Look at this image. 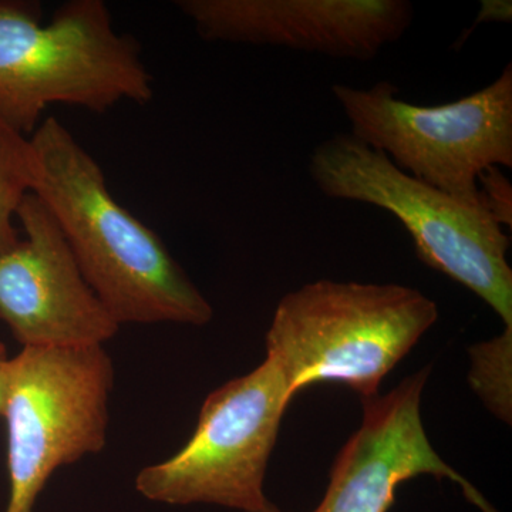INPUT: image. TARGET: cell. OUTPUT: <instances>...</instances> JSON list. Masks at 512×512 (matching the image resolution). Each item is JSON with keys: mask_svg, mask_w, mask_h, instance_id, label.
Here are the masks:
<instances>
[{"mask_svg": "<svg viewBox=\"0 0 512 512\" xmlns=\"http://www.w3.org/2000/svg\"><path fill=\"white\" fill-rule=\"evenodd\" d=\"M33 194L62 229L87 284L119 325L205 326L214 311L157 232L111 195L96 158L56 117L30 136Z\"/></svg>", "mask_w": 512, "mask_h": 512, "instance_id": "1", "label": "cell"}, {"mask_svg": "<svg viewBox=\"0 0 512 512\" xmlns=\"http://www.w3.org/2000/svg\"><path fill=\"white\" fill-rule=\"evenodd\" d=\"M140 43L116 32L101 0H72L42 23L39 3L0 0V120L35 133L50 104L106 113L153 100Z\"/></svg>", "mask_w": 512, "mask_h": 512, "instance_id": "2", "label": "cell"}, {"mask_svg": "<svg viewBox=\"0 0 512 512\" xmlns=\"http://www.w3.org/2000/svg\"><path fill=\"white\" fill-rule=\"evenodd\" d=\"M437 319L436 302L409 286L320 279L278 303L266 356L295 396L332 383L370 399Z\"/></svg>", "mask_w": 512, "mask_h": 512, "instance_id": "3", "label": "cell"}, {"mask_svg": "<svg viewBox=\"0 0 512 512\" xmlns=\"http://www.w3.org/2000/svg\"><path fill=\"white\" fill-rule=\"evenodd\" d=\"M309 174L332 200L362 202L392 214L417 258L483 299L512 329L510 237L481 202H466L399 170L350 133L313 148Z\"/></svg>", "mask_w": 512, "mask_h": 512, "instance_id": "4", "label": "cell"}, {"mask_svg": "<svg viewBox=\"0 0 512 512\" xmlns=\"http://www.w3.org/2000/svg\"><path fill=\"white\" fill-rule=\"evenodd\" d=\"M332 93L353 137L399 170L466 202H481L478 177L512 167V64L476 93L439 106L400 99L389 82Z\"/></svg>", "mask_w": 512, "mask_h": 512, "instance_id": "5", "label": "cell"}, {"mask_svg": "<svg viewBox=\"0 0 512 512\" xmlns=\"http://www.w3.org/2000/svg\"><path fill=\"white\" fill-rule=\"evenodd\" d=\"M113 387L104 346L22 348L10 357L0 414L8 433L5 512H33L57 468L106 447Z\"/></svg>", "mask_w": 512, "mask_h": 512, "instance_id": "6", "label": "cell"}, {"mask_svg": "<svg viewBox=\"0 0 512 512\" xmlns=\"http://www.w3.org/2000/svg\"><path fill=\"white\" fill-rule=\"evenodd\" d=\"M293 394L271 357L208 394L181 450L136 477L138 493L171 505L215 504L245 512L271 505L264 494L269 457Z\"/></svg>", "mask_w": 512, "mask_h": 512, "instance_id": "7", "label": "cell"}, {"mask_svg": "<svg viewBox=\"0 0 512 512\" xmlns=\"http://www.w3.org/2000/svg\"><path fill=\"white\" fill-rule=\"evenodd\" d=\"M26 238L0 255V320L22 348L104 346L116 322L87 284L55 215L36 194L20 202Z\"/></svg>", "mask_w": 512, "mask_h": 512, "instance_id": "8", "label": "cell"}, {"mask_svg": "<svg viewBox=\"0 0 512 512\" xmlns=\"http://www.w3.org/2000/svg\"><path fill=\"white\" fill-rule=\"evenodd\" d=\"M207 42L286 47L369 62L412 26L407 0H178Z\"/></svg>", "mask_w": 512, "mask_h": 512, "instance_id": "9", "label": "cell"}, {"mask_svg": "<svg viewBox=\"0 0 512 512\" xmlns=\"http://www.w3.org/2000/svg\"><path fill=\"white\" fill-rule=\"evenodd\" d=\"M427 377L429 367L384 396L362 399V424L339 451L328 491L313 512H387L399 485L419 476L448 478L481 511L497 512L431 446L421 420ZM259 512L281 511L271 504Z\"/></svg>", "mask_w": 512, "mask_h": 512, "instance_id": "10", "label": "cell"}, {"mask_svg": "<svg viewBox=\"0 0 512 512\" xmlns=\"http://www.w3.org/2000/svg\"><path fill=\"white\" fill-rule=\"evenodd\" d=\"M37 157L29 137L0 120V255L20 241L16 211L37 181Z\"/></svg>", "mask_w": 512, "mask_h": 512, "instance_id": "11", "label": "cell"}, {"mask_svg": "<svg viewBox=\"0 0 512 512\" xmlns=\"http://www.w3.org/2000/svg\"><path fill=\"white\" fill-rule=\"evenodd\" d=\"M512 329L470 349V383L488 409L505 423L511 421Z\"/></svg>", "mask_w": 512, "mask_h": 512, "instance_id": "12", "label": "cell"}, {"mask_svg": "<svg viewBox=\"0 0 512 512\" xmlns=\"http://www.w3.org/2000/svg\"><path fill=\"white\" fill-rule=\"evenodd\" d=\"M481 201L494 220L503 227L512 225V187L501 168L490 167L478 177Z\"/></svg>", "mask_w": 512, "mask_h": 512, "instance_id": "13", "label": "cell"}, {"mask_svg": "<svg viewBox=\"0 0 512 512\" xmlns=\"http://www.w3.org/2000/svg\"><path fill=\"white\" fill-rule=\"evenodd\" d=\"M511 20V3L510 2H483L478 22L483 20Z\"/></svg>", "mask_w": 512, "mask_h": 512, "instance_id": "14", "label": "cell"}, {"mask_svg": "<svg viewBox=\"0 0 512 512\" xmlns=\"http://www.w3.org/2000/svg\"><path fill=\"white\" fill-rule=\"evenodd\" d=\"M8 349L3 342H0V414H2L3 403H5L6 384H8L9 370Z\"/></svg>", "mask_w": 512, "mask_h": 512, "instance_id": "15", "label": "cell"}]
</instances>
